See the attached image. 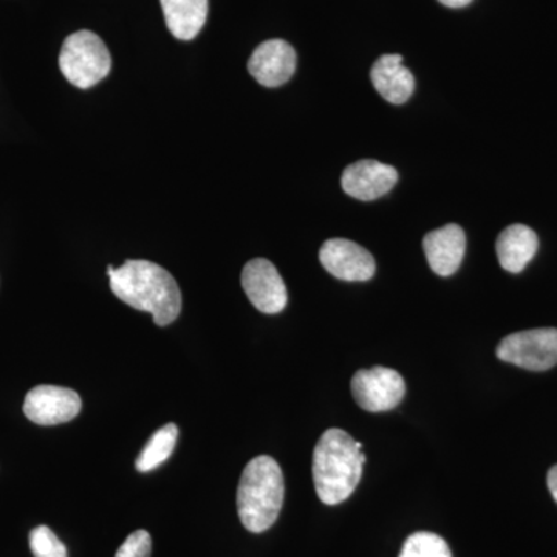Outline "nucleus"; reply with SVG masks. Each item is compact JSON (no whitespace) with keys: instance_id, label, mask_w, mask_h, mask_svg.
<instances>
[{"instance_id":"obj_11","label":"nucleus","mask_w":557,"mask_h":557,"mask_svg":"<svg viewBox=\"0 0 557 557\" xmlns=\"http://www.w3.org/2000/svg\"><path fill=\"white\" fill-rule=\"evenodd\" d=\"M296 62V51L287 40L270 39L252 51L248 70L260 86L278 87L295 75Z\"/></svg>"},{"instance_id":"obj_3","label":"nucleus","mask_w":557,"mask_h":557,"mask_svg":"<svg viewBox=\"0 0 557 557\" xmlns=\"http://www.w3.org/2000/svg\"><path fill=\"white\" fill-rule=\"evenodd\" d=\"M285 483L274 458H252L242 472L237 487V511L242 525L251 533H263L276 523L284 505Z\"/></svg>"},{"instance_id":"obj_7","label":"nucleus","mask_w":557,"mask_h":557,"mask_svg":"<svg viewBox=\"0 0 557 557\" xmlns=\"http://www.w3.org/2000/svg\"><path fill=\"white\" fill-rule=\"evenodd\" d=\"M242 287L252 306L262 313L277 314L287 307V287L270 260H249L242 271Z\"/></svg>"},{"instance_id":"obj_5","label":"nucleus","mask_w":557,"mask_h":557,"mask_svg":"<svg viewBox=\"0 0 557 557\" xmlns=\"http://www.w3.org/2000/svg\"><path fill=\"white\" fill-rule=\"evenodd\" d=\"M497 358L518 368L544 372L557 364V329L512 333L500 341Z\"/></svg>"},{"instance_id":"obj_1","label":"nucleus","mask_w":557,"mask_h":557,"mask_svg":"<svg viewBox=\"0 0 557 557\" xmlns=\"http://www.w3.org/2000/svg\"><path fill=\"white\" fill-rule=\"evenodd\" d=\"M110 289L132 309L148 311L153 322L166 327L182 311V292L170 271L149 260H127L109 267Z\"/></svg>"},{"instance_id":"obj_4","label":"nucleus","mask_w":557,"mask_h":557,"mask_svg":"<svg viewBox=\"0 0 557 557\" xmlns=\"http://www.w3.org/2000/svg\"><path fill=\"white\" fill-rule=\"evenodd\" d=\"M60 69L70 84L78 89H90L109 75L112 58L100 36L81 30L62 44Z\"/></svg>"},{"instance_id":"obj_8","label":"nucleus","mask_w":557,"mask_h":557,"mask_svg":"<svg viewBox=\"0 0 557 557\" xmlns=\"http://www.w3.org/2000/svg\"><path fill=\"white\" fill-rule=\"evenodd\" d=\"M81 412V398L75 391L60 386H38L28 392L24 413L40 426L67 423Z\"/></svg>"},{"instance_id":"obj_17","label":"nucleus","mask_w":557,"mask_h":557,"mask_svg":"<svg viewBox=\"0 0 557 557\" xmlns=\"http://www.w3.org/2000/svg\"><path fill=\"white\" fill-rule=\"evenodd\" d=\"M398 557H453V552L438 534L418 531L406 539Z\"/></svg>"},{"instance_id":"obj_12","label":"nucleus","mask_w":557,"mask_h":557,"mask_svg":"<svg viewBox=\"0 0 557 557\" xmlns=\"http://www.w3.org/2000/svg\"><path fill=\"white\" fill-rule=\"evenodd\" d=\"M423 248L429 267L434 273L443 277L453 276L463 262L467 236L461 226L449 223L443 228L426 234Z\"/></svg>"},{"instance_id":"obj_9","label":"nucleus","mask_w":557,"mask_h":557,"mask_svg":"<svg viewBox=\"0 0 557 557\" xmlns=\"http://www.w3.org/2000/svg\"><path fill=\"white\" fill-rule=\"evenodd\" d=\"M322 267L347 282H366L375 276V259L368 249L347 239H330L319 251Z\"/></svg>"},{"instance_id":"obj_16","label":"nucleus","mask_w":557,"mask_h":557,"mask_svg":"<svg viewBox=\"0 0 557 557\" xmlns=\"http://www.w3.org/2000/svg\"><path fill=\"white\" fill-rule=\"evenodd\" d=\"M178 428L174 423L159 429L152 438L146 443L145 449L139 453L135 467L139 472H149L159 468L171 457L177 445Z\"/></svg>"},{"instance_id":"obj_14","label":"nucleus","mask_w":557,"mask_h":557,"mask_svg":"<svg viewBox=\"0 0 557 557\" xmlns=\"http://www.w3.org/2000/svg\"><path fill=\"white\" fill-rule=\"evenodd\" d=\"M537 234L530 226L516 223L502 231L496 242L498 262L509 273H520L536 256Z\"/></svg>"},{"instance_id":"obj_2","label":"nucleus","mask_w":557,"mask_h":557,"mask_svg":"<svg viewBox=\"0 0 557 557\" xmlns=\"http://www.w3.org/2000/svg\"><path fill=\"white\" fill-rule=\"evenodd\" d=\"M366 456L361 443L343 429H329L313 453V480L322 504L339 505L354 494L362 478Z\"/></svg>"},{"instance_id":"obj_10","label":"nucleus","mask_w":557,"mask_h":557,"mask_svg":"<svg viewBox=\"0 0 557 557\" xmlns=\"http://www.w3.org/2000/svg\"><path fill=\"white\" fill-rule=\"evenodd\" d=\"M398 172L394 166L376 160H359L343 172L341 185L354 199L370 201L386 196L395 188Z\"/></svg>"},{"instance_id":"obj_20","label":"nucleus","mask_w":557,"mask_h":557,"mask_svg":"<svg viewBox=\"0 0 557 557\" xmlns=\"http://www.w3.org/2000/svg\"><path fill=\"white\" fill-rule=\"evenodd\" d=\"M547 482L549 493H552V496L555 498L557 504V465L549 469Z\"/></svg>"},{"instance_id":"obj_18","label":"nucleus","mask_w":557,"mask_h":557,"mask_svg":"<svg viewBox=\"0 0 557 557\" xmlns=\"http://www.w3.org/2000/svg\"><path fill=\"white\" fill-rule=\"evenodd\" d=\"M30 548L35 557H69L65 545L46 525H40L32 531Z\"/></svg>"},{"instance_id":"obj_21","label":"nucleus","mask_w":557,"mask_h":557,"mask_svg":"<svg viewBox=\"0 0 557 557\" xmlns=\"http://www.w3.org/2000/svg\"><path fill=\"white\" fill-rule=\"evenodd\" d=\"M442 5L448 7V9H463L468 7L472 0H438Z\"/></svg>"},{"instance_id":"obj_19","label":"nucleus","mask_w":557,"mask_h":557,"mask_svg":"<svg viewBox=\"0 0 557 557\" xmlns=\"http://www.w3.org/2000/svg\"><path fill=\"white\" fill-rule=\"evenodd\" d=\"M152 553V539L148 531H134L116 552L115 557H150Z\"/></svg>"},{"instance_id":"obj_13","label":"nucleus","mask_w":557,"mask_h":557,"mask_svg":"<svg viewBox=\"0 0 557 557\" xmlns=\"http://www.w3.org/2000/svg\"><path fill=\"white\" fill-rule=\"evenodd\" d=\"M376 91L392 104H405L416 90V78L403 65L401 54H384L370 70Z\"/></svg>"},{"instance_id":"obj_15","label":"nucleus","mask_w":557,"mask_h":557,"mask_svg":"<svg viewBox=\"0 0 557 557\" xmlns=\"http://www.w3.org/2000/svg\"><path fill=\"white\" fill-rule=\"evenodd\" d=\"M164 21L172 36L190 40L207 24L208 0H160Z\"/></svg>"},{"instance_id":"obj_6","label":"nucleus","mask_w":557,"mask_h":557,"mask_svg":"<svg viewBox=\"0 0 557 557\" xmlns=\"http://www.w3.org/2000/svg\"><path fill=\"white\" fill-rule=\"evenodd\" d=\"M351 394L359 408L368 412H386L397 408L405 398L406 384L397 370L376 366L355 373Z\"/></svg>"}]
</instances>
